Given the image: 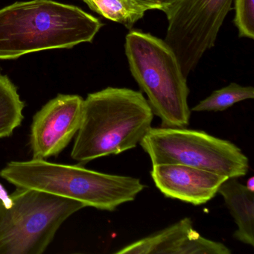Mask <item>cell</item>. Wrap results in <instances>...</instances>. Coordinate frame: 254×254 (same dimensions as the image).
I'll return each instance as SVG.
<instances>
[{
	"instance_id": "cell-6",
	"label": "cell",
	"mask_w": 254,
	"mask_h": 254,
	"mask_svg": "<svg viewBox=\"0 0 254 254\" xmlns=\"http://www.w3.org/2000/svg\"><path fill=\"white\" fill-rule=\"evenodd\" d=\"M152 165L175 163L227 178L245 176L249 160L233 142L186 127H152L139 142Z\"/></svg>"
},
{
	"instance_id": "cell-15",
	"label": "cell",
	"mask_w": 254,
	"mask_h": 254,
	"mask_svg": "<svg viewBox=\"0 0 254 254\" xmlns=\"http://www.w3.org/2000/svg\"><path fill=\"white\" fill-rule=\"evenodd\" d=\"M235 17L233 22L240 38H254V0H233Z\"/></svg>"
},
{
	"instance_id": "cell-18",
	"label": "cell",
	"mask_w": 254,
	"mask_h": 254,
	"mask_svg": "<svg viewBox=\"0 0 254 254\" xmlns=\"http://www.w3.org/2000/svg\"><path fill=\"white\" fill-rule=\"evenodd\" d=\"M245 187L251 191H253L254 192V177H251L247 181L246 185Z\"/></svg>"
},
{
	"instance_id": "cell-13",
	"label": "cell",
	"mask_w": 254,
	"mask_h": 254,
	"mask_svg": "<svg viewBox=\"0 0 254 254\" xmlns=\"http://www.w3.org/2000/svg\"><path fill=\"white\" fill-rule=\"evenodd\" d=\"M93 11L127 29L141 20L148 11L136 0H84Z\"/></svg>"
},
{
	"instance_id": "cell-11",
	"label": "cell",
	"mask_w": 254,
	"mask_h": 254,
	"mask_svg": "<svg viewBox=\"0 0 254 254\" xmlns=\"http://www.w3.org/2000/svg\"><path fill=\"white\" fill-rule=\"evenodd\" d=\"M230 210L237 230L233 237L246 245L254 246V192L241 184L238 178H227L218 189Z\"/></svg>"
},
{
	"instance_id": "cell-5",
	"label": "cell",
	"mask_w": 254,
	"mask_h": 254,
	"mask_svg": "<svg viewBox=\"0 0 254 254\" xmlns=\"http://www.w3.org/2000/svg\"><path fill=\"white\" fill-rule=\"evenodd\" d=\"M12 204L0 200V254H41L66 220L83 203L29 189L17 188Z\"/></svg>"
},
{
	"instance_id": "cell-12",
	"label": "cell",
	"mask_w": 254,
	"mask_h": 254,
	"mask_svg": "<svg viewBox=\"0 0 254 254\" xmlns=\"http://www.w3.org/2000/svg\"><path fill=\"white\" fill-rule=\"evenodd\" d=\"M24 108L16 86L0 72V139L11 136L21 125Z\"/></svg>"
},
{
	"instance_id": "cell-9",
	"label": "cell",
	"mask_w": 254,
	"mask_h": 254,
	"mask_svg": "<svg viewBox=\"0 0 254 254\" xmlns=\"http://www.w3.org/2000/svg\"><path fill=\"white\" fill-rule=\"evenodd\" d=\"M151 176L156 187L170 198L198 206L212 200L227 177L186 165H152Z\"/></svg>"
},
{
	"instance_id": "cell-2",
	"label": "cell",
	"mask_w": 254,
	"mask_h": 254,
	"mask_svg": "<svg viewBox=\"0 0 254 254\" xmlns=\"http://www.w3.org/2000/svg\"><path fill=\"white\" fill-rule=\"evenodd\" d=\"M154 113L140 91L107 87L84 99L71 157L87 163L136 148L151 128Z\"/></svg>"
},
{
	"instance_id": "cell-1",
	"label": "cell",
	"mask_w": 254,
	"mask_h": 254,
	"mask_svg": "<svg viewBox=\"0 0 254 254\" xmlns=\"http://www.w3.org/2000/svg\"><path fill=\"white\" fill-rule=\"evenodd\" d=\"M102 26L74 5L53 0L15 2L0 9V60L91 43Z\"/></svg>"
},
{
	"instance_id": "cell-4",
	"label": "cell",
	"mask_w": 254,
	"mask_h": 254,
	"mask_svg": "<svg viewBox=\"0 0 254 254\" xmlns=\"http://www.w3.org/2000/svg\"><path fill=\"white\" fill-rule=\"evenodd\" d=\"M125 50L131 75L162 127H187L190 89L172 49L164 40L133 30L126 35Z\"/></svg>"
},
{
	"instance_id": "cell-3",
	"label": "cell",
	"mask_w": 254,
	"mask_h": 254,
	"mask_svg": "<svg viewBox=\"0 0 254 254\" xmlns=\"http://www.w3.org/2000/svg\"><path fill=\"white\" fill-rule=\"evenodd\" d=\"M0 177L17 188L43 191L110 212L134 200L145 188L139 178L40 159L10 162L0 171Z\"/></svg>"
},
{
	"instance_id": "cell-19",
	"label": "cell",
	"mask_w": 254,
	"mask_h": 254,
	"mask_svg": "<svg viewBox=\"0 0 254 254\" xmlns=\"http://www.w3.org/2000/svg\"><path fill=\"white\" fill-rule=\"evenodd\" d=\"M82 1H84V0H82Z\"/></svg>"
},
{
	"instance_id": "cell-7",
	"label": "cell",
	"mask_w": 254,
	"mask_h": 254,
	"mask_svg": "<svg viewBox=\"0 0 254 254\" xmlns=\"http://www.w3.org/2000/svg\"><path fill=\"white\" fill-rule=\"evenodd\" d=\"M233 0H180L165 12V42L172 49L186 78L215 46Z\"/></svg>"
},
{
	"instance_id": "cell-8",
	"label": "cell",
	"mask_w": 254,
	"mask_h": 254,
	"mask_svg": "<svg viewBox=\"0 0 254 254\" xmlns=\"http://www.w3.org/2000/svg\"><path fill=\"white\" fill-rule=\"evenodd\" d=\"M83 105L78 95L59 94L34 116L29 140L33 159L59 155L69 145L81 126Z\"/></svg>"
},
{
	"instance_id": "cell-17",
	"label": "cell",
	"mask_w": 254,
	"mask_h": 254,
	"mask_svg": "<svg viewBox=\"0 0 254 254\" xmlns=\"http://www.w3.org/2000/svg\"><path fill=\"white\" fill-rule=\"evenodd\" d=\"M0 200L2 202V205L5 208L11 207L12 204V199L11 197V194H8L5 189L4 188L2 184H0Z\"/></svg>"
},
{
	"instance_id": "cell-16",
	"label": "cell",
	"mask_w": 254,
	"mask_h": 254,
	"mask_svg": "<svg viewBox=\"0 0 254 254\" xmlns=\"http://www.w3.org/2000/svg\"><path fill=\"white\" fill-rule=\"evenodd\" d=\"M139 4L149 10H160L166 12L180 0H136Z\"/></svg>"
},
{
	"instance_id": "cell-10",
	"label": "cell",
	"mask_w": 254,
	"mask_h": 254,
	"mask_svg": "<svg viewBox=\"0 0 254 254\" xmlns=\"http://www.w3.org/2000/svg\"><path fill=\"white\" fill-rule=\"evenodd\" d=\"M118 254H230L224 244L202 236L190 218H183L161 231L133 242Z\"/></svg>"
},
{
	"instance_id": "cell-14",
	"label": "cell",
	"mask_w": 254,
	"mask_h": 254,
	"mask_svg": "<svg viewBox=\"0 0 254 254\" xmlns=\"http://www.w3.org/2000/svg\"><path fill=\"white\" fill-rule=\"evenodd\" d=\"M254 98V87L231 83L223 88L212 92L208 97L192 108L191 111L195 112L224 111L235 104Z\"/></svg>"
}]
</instances>
